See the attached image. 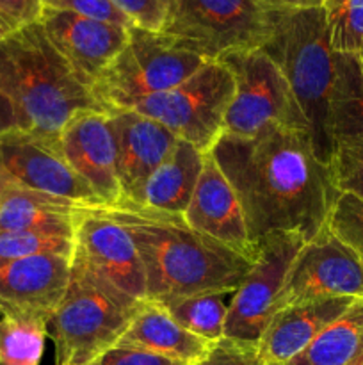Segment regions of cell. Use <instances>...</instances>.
Here are the masks:
<instances>
[{"label": "cell", "mask_w": 363, "mask_h": 365, "mask_svg": "<svg viewBox=\"0 0 363 365\" xmlns=\"http://www.w3.org/2000/svg\"><path fill=\"white\" fill-rule=\"evenodd\" d=\"M13 187V185L9 184V182L6 180V178L2 177V175H0V202H2V198H4V195H6L7 191H9V189Z\"/></svg>", "instance_id": "obj_38"}, {"label": "cell", "mask_w": 363, "mask_h": 365, "mask_svg": "<svg viewBox=\"0 0 363 365\" xmlns=\"http://www.w3.org/2000/svg\"><path fill=\"white\" fill-rule=\"evenodd\" d=\"M109 114L117 145V173L123 189L121 205H134L178 138L162 123L132 109L109 110Z\"/></svg>", "instance_id": "obj_18"}, {"label": "cell", "mask_w": 363, "mask_h": 365, "mask_svg": "<svg viewBox=\"0 0 363 365\" xmlns=\"http://www.w3.org/2000/svg\"><path fill=\"white\" fill-rule=\"evenodd\" d=\"M0 91L13 103L18 130L59 150L60 134L77 114L103 110L39 21L0 39Z\"/></svg>", "instance_id": "obj_3"}, {"label": "cell", "mask_w": 363, "mask_h": 365, "mask_svg": "<svg viewBox=\"0 0 363 365\" xmlns=\"http://www.w3.org/2000/svg\"><path fill=\"white\" fill-rule=\"evenodd\" d=\"M68 255L73 257L75 239L63 235L38 234V232H7L0 234V267L14 260L34 255Z\"/></svg>", "instance_id": "obj_28"}, {"label": "cell", "mask_w": 363, "mask_h": 365, "mask_svg": "<svg viewBox=\"0 0 363 365\" xmlns=\"http://www.w3.org/2000/svg\"><path fill=\"white\" fill-rule=\"evenodd\" d=\"M363 298L356 299L315 341L285 365H362Z\"/></svg>", "instance_id": "obj_23"}, {"label": "cell", "mask_w": 363, "mask_h": 365, "mask_svg": "<svg viewBox=\"0 0 363 365\" xmlns=\"http://www.w3.org/2000/svg\"><path fill=\"white\" fill-rule=\"evenodd\" d=\"M100 365H187L157 353L139 348H121L114 346L98 359Z\"/></svg>", "instance_id": "obj_35"}, {"label": "cell", "mask_w": 363, "mask_h": 365, "mask_svg": "<svg viewBox=\"0 0 363 365\" xmlns=\"http://www.w3.org/2000/svg\"><path fill=\"white\" fill-rule=\"evenodd\" d=\"M18 128L16 113H14L13 103L9 102L6 95L0 91V135L13 132Z\"/></svg>", "instance_id": "obj_36"}, {"label": "cell", "mask_w": 363, "mask_h": 365, "mask_svg": "<svg viewBox=\"0 0 363 365\" xmlns=\"http://www.w3.org/2000/svg\"><path fill=\"white\" fill-rule=\"evenodd\" d=\"M203 160L205 153L178 139L166 160L148 178L137 203L130 207L184 217L201 175Z\"/></svg>", "instance_id": "obj_22"}, {"label": "cell", "mask_w": 363, "mask_h": 365, "mask_svg": "<svg viewBox=\"0 0 363 365\" xmlns=\"http://www.w3.org/2000/svg\"><path fill=\"white\" fill-rule=\"evenodd\" d=\"M75 253L125 294L146 302V274L137 248L123 225L102 209H89L78 223Z\"/></svg>", "instance_id": "obj_16"}, {"label": "cell", "mask_w": 363, "mask_h": 365, "mask_svg": "<svg viewBox=\"0 0 363 365\" xmlns=\"http://www.w3.org/2000/svg\"><path fill=\"white\" fill-rule=\"evenodd\" d=\"M0 175L13 187L102 209L95 192L71 170L59 148L18 128L0 135Z\"/></svg>", "instance_id": "obj_12"}, {"label": "cell", "mask_w": 363, "mask_h": 365, "mask_svg": "<svg viewBox=\"0 0 363 365\" xmlns=\"http://www.w3.org/2000/svg\"><path fill=\"white\" fill-rule=\"evenodd\" d=\"M184 221L196 232L209 235L242 259L249 262L255 260L256 245L249 239L244 210L237 192L210 152L205 153L201 175L184 214Z\"/></svg>", "instance_id": "obj_17"}, {"label": "cell", "mask_w": 363, "mask_h": 365, "mask_svg": "<svg viewBox=\"0 0 363 365\" xmlns=\"http://www.w3.org/2000/svg\"><path fill=\"white\" fill-rule=\"evenodd\" d=\"M48 323L25 317H0V365H41Z\"/></svg>", "instance_id": "obj_26"}, {"label": "cell", "mask_w": 363, "mask_h": 365, "mask_svg": "<svg viewBox=\"0 0 363 365\" xmlns=\"http://www.w3.org/2000/svg\"><path fill=\"white\" fill-rule=\"evenodd\" d=\"M294 232H274L256 242V257L228 305L224 339L258 346L288 269L305 246Z\"/></svg>", "instance_id": "obj_10"}, {"label": "cell", "mask_w": 363, "mask_h": 365, "mask_svg": "<svg viewBox=\"0 0 363 365\" xmlns=\"http://www.w3.org/2000/svg\"><path fill=\"white\" fill-rule=\"evenodd\" d=\"M88 210L70 200L11 187L0 202V234L38 232L75 239Z\"/></svg>", "instance_id": "obj_20"}, {"label": "cell", "mask_w": 363, "mask_h": 365, "mask_svg": "<svg viewBox=\"0 0 363 365\" xmlns=\"http://www.w3.org/2000/svg\"><path fill=\"white\" fill-rule=\"evenodd\" d=\"M233 95L230 70L221 61H205L187 81L139 100L128 109L159 121L178 139L209 153L224 134V118Z\"/></svg>", "instance_id": "obj_8"}, {"label": "cell", "mask_w": 363, "mask_h": 365, "mask_svg": "<svg viewBox=\"0 0 363 365\" xmlns=\"http://www.w3.org/2000/svg\"><path fill=\"white\" fill-rule=\"evenodd\" d=\"M269 38L260 50L283 73L308 125L317 159L330 168L335 152L331 95L337 53L331 48L322 7L269 9Z\"/></svg>", "instance_id": "obj_4"}, {"label": "cell", "mask_w": 363, "mask_h": 365, "mask_svg": "<svg viewBox=\"0 0 363 365\" xmlns=\"http://www.w3.org/2000/svg\"><path fill=\"white\" fill-rule=\"evenodd\" d=\"M130 234L146 274V302L164 305L206 292L233 294L251 262L189 227L180 216L139 207L102 209Z\"/></svg>", "instance_id": "obj_2"}, {"label": "cell", "mask_w": 363, "mask_h": 365, "mask_svg": "<svg viewBox=\"0 0 363 365\" xmlns=\"http://www.w3.org/2000/svg\"><path fill=\"white\" fill-rule=\"evenodd\" d=\"M326 228L363 262V200L338 192Z\"/></svg>", "instance_id": "obj_29"}, {"label": "cell", "mask_w": 363, "mask_h": 365, "mask_svg": "<svg viewBox=\"0 0 363 365\" xmlns=\"http://www.w3.org/2000/svg\"><path fill=\"white\" fill-rule=\"evenodd\" d=\"M88 365H100V362H98V360H95V362H91V364H88Z\"/></svg>", "instance_id": "obj_39"}, {"label": "cell", "mask_w": 363, "mask_h": 365, "mask_svg": "<svg viewBox=\"0 0 363 365\" xmlns=\"http://www.w3.org/2000/svg\"><path fill=\"white\" fill-rule=\"evenodd\" d=\"M335 53L354 56L363 64V0H322Z\"/></svg>", "instance_id": "obj_27"}, {"label": "cell", "mask_w": 363, "mask_h": 365, "mask_svg": "<svg viewBox=\"0 0 363 365\" xmlns=\"http://www.w3.org/2000/svg\"><path fill=\"white\" fill-rule=\"evenodd\" d=\"M362 365H363V364H362Z\"/></svg>", "instance_id": "obj_41"}, {"label": "cell", "mask_w": 363, "mask_h": 365, "mask_svg": "<svg viewBox=\"0 0 363 365\" xmlns=\"http://www.w3.org/2000/svg\"><path fill=\"white\" fill-rule=\"evenodd\" d=\"M38 21L50 43L89 89L120 56L128 41L127 27L70 11L43 7Z\"/></svg>", "instance_id": "obj_14"}, {"label": "cell", "mask_w": 363, "mask_h": 365, "mask_svg": "<svg viewBox=\"0 0 363 365\" xmlns=\"http://www.w3.org/2000/svg\"><path fill=\"white\" fill-rule=\"evenodd\" d=\"M331 95V130L338 141H363V64L358 57L337 53Z\"/></svg>", "instance_id": "obj_24"}, {"label": "cell", "mask_w": 363, "mask_h": 365, "mask_svg": "<svg viewBox=\"0 0 363 365\" xmlns=\"http://www.w3.org/2000/svg\"><path fill=\"white\" fill-rule=\"evenodd\" d=\"M164 36L205 61L262 48L269 7L258 0H164Z\"/></svg>", "instance_id": "obj_6"}, {"label": "cell", "mask_w": 363, "mask_h": 365, "mask_svg": "<svg viewBox=\"0 0 363 365\" xmlns=\"http://www.w3.org/2000/svg\"><path fill=\"white\" fill-rule=\"evenodd\" d=\"M226 296V292H206L167 302L160 307H164L166 312L185 330L216 344L224 339L230 305L224 302Z\"/></svg>", "instance_id": "obj_25"}, {"label": "cell", "mask_w": 363, "mask_h": 365, "mask_svg": "<svg viewBox=\"0 0 363 365\" xmlns=\"http://www.w3.org/2000/svg\"><path fill=\"white\" fill-rule=\"evenodd\" d=\"M4 36H6V34H4V31H2V29H0V39H2Z\"/></svg>", "instance_id": "obj_40"}, {"label": "cell", "mask_w": 363, "mask_h": 365, "mask_svg": "<svg viewBox=\"0 0 363 365\" xmlns=\"http://www.w3.org/2000/svg\"><path fill=\"white\" fill-rule=\"evenodd\" d=\"M60 153L71 170L89 185L102 209H117L123 203L117 145L107 110H84L64 127Z\"/></svg>", "instance_id": "obj_13"}, {"label": "cell", "mask_w": 363, "mask_h": 365, "mask_svg": "<svg viewBox=\"0 0 363 365\" xmlns=\"http://www.w3.org/2000/svg\"><path fill=\"white\" fill-rule=\"evenodd\" d=\"M41 4L43 7H48V9L70 11V13L82 14V16L121 25V27H134L130 18L125 13H121L114 6L112 0H41Z\"/></svg>", "instance_id": "obj_31"}, {"label": "cell", "mask_w": 363, "mask_h": 365, "mask_svg": "<svg viewBox=\"0 0 363 365\" xmlns=\"http://www.w3.org/2000/svg\"><path fill=\"white\" fill-rule=\"evenodd\" d=\"M198 365H274L260 359L256 346L244 344V342L221 339L216 342L212 351L205 360Z\"/></svg>", "instance_id": "obj_32"}, {"label": "cell", "mask_w": 363, "mask_h": 365, "mask_svg": "<svg viewBox=\"0 0 363 365\" xmlns=\"http://www.w3.org/2000/svg\"><path fill=\"white\" fill-rule=\"evenodd\" d=\"M142 302L100 277L77 253L64 298L52 319L48 337L56 346V365H88L120 342Z\"/></svg>", "instance_id": "obj_5"}, {"label": "cell", "mask_w": 363, "mask_h": 365, "mask_svg": "<svg viewBox=\"0 0 363 365\" xmlns=\"http://www.w3.org/2000/svg\"><path fill=\"white\" fill-rule=\"evenodd\" d=\"M235 82V95L224 118V134L251 138L269 123L302 128L305 116L270 57L260 48L233 52L221 57Z\"/></svg>", "instance_id": "obj_9"}, {"label": "cell", "mask_w": 363, "mask_h": 365, "mask_svg": "<svg viewBox=\"0 0 363 365\" xmlns=\"http://www.w3.org/2000/svg\"><path fill=\"white\" fill-rule=\"evenodd\" d=\"M269 9H283V7H319L322 0H258Z\"/></svg>", "instance_id": "obj_37"}, {"label": "cell", "mask_w": 363, "mask_h": 365, "mask_svg": "<svg viewBox=\"0 0 363 365\" xmlns=\"http://www.w3.org/2000/svg\"><path fill=\"white\" fill-rule=\"evenodd\" d=\"M205 59L174 45L162 32L128 29L120 56L93 84L91 93L103 110L128 109L135 102L167 91L187 81Z\"/></svg>", "instance_id": "obj_7"}, {"label": "cell", "mask_w": 363, "mask_h": 365, "mask_svg": "<svg viewBox=\"0 0 363 365\" xmlns=\"http://www.w3.org/2000/svg\"><path fill=\"white\" fill-rule=\"evenodd\" d=\"M326 298H363V262L326 227L305 242L288 269L273 314L285 307Z\"/></svg>", "instance_id": "obj_11"}, {"label": "cell", "mask_w": 363, "mask_h": 365, "mask_svg": "<svg viewBox=\"0 0 363 365\" xmlns=\"http://www.w3.org/2000/svg\"><path fill=\"white\" fill-rule=\"evenodd\" d=\"M210 153L237 192L253 245L274 232L308 242L324 230L338 191L308 132L269 123L251 138L223 134Z\"/></svg>", "instance_id": "obj_1"}, {"label": "cell", "mask_w": 363, "mask_h": 365, "mask_svg": "<svg viewBox=\"0 0 363 365\" xmlns=\"http://www.w3.org/2000/svg\"><path fill=\"white\" fill-rule=\"evenodd\" d=\"M71 259L45 253L0 267V316L48 323L70 284Z\"/></svg>", "instance_id": "obj_15"}, {"label": "cell", "mask_w": 363, "mask_h": 365, "mask_svg": "<svg viewBox=\"0 0 363 365\" xmlns=\"http://www.w3.org/2000/svg\"><path fill=\"white\" fill-rule=\"evenodd\" d=\"M41 11V0H0V29L4 34H9L36 24Z\"/></svg>", "instance_id": "obj_34"}, {"label": "cell", "mask_w": 363, "mask_h": 365, "mask_svg": "<svg viewBox=\"0 0 363 365\" xmlns=\"http://www.w3.org/2000/svg\"><path fill=\"white\" fill-rule=\"evenodd\" d=\"M135 27L160 32L164 21V0H112Z\"/></svg>", "instance_id": "obj_33"}, {"label": "cell", "mask_w": 363, "mask_h": 365, "mask_svg": "<svg viewBox=\"0 0 363 365\" xmlns=\"http://www.w3.org/2000/svg\"><path fill=\"white\" fill-rule=\"evenodd\" d=\"M116 346L139 348L187 365H198L212 351V342L198 337L177 323L166 309L142 302L137 316Z\"/></svg>", "instance_id": "obj_21"}, {"label": "cell", "mask_w": 363, "mask_h": 365, "mask_svg": "<svg viewBox=\"0 0 363 365\" xmlns=\"http://www.w3.org/2000/svg\"><path fill=\"white\" fill-rule=\"evenodd\" d=\"M354 302V298L313 299L274 312L256 346L260 359L274 365L288 364Z\"/></svg>", "instance_id": "obj_19"}, {"label": "cell", "mask_w": 363, "mask_h": 365, "mask_svg": "<svg viewBox=\"0 0 363 365\" xmlns=\"http://www.w3.org/2000/svg\"><path fill=\"white\" fill-rule=\"evenodd\" d=\"M335 189L363 200V141H338L330 164Z\"/></svg>", "instance_id": "obj_30"}]
</instances>
